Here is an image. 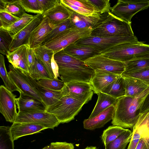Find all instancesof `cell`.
I'll return each mask as SVG.
<instances>
[{
	"label": "cell",
	"instance_id": "cell-1",
	"mask_svg": "<svg viewBox=\"0 0 149 149\" xmlns=\"http://www.w3.org/2000/svg\"><path fill=\"white\" fill-rule=\"evenodd\" d=\"M149 93V87L138 95L125 96L118 99L112 124L132 129L138 120L141 107Z\"/></svg>",
	"mask_w": 149,
	"mask_h": 149
},
{
	"label": "cell",
	"instance_id": "cell-2",
	"mask_svg": "<svg viewBox=\"0 0 149 149\" xmlns=\"http://www.w3.org/2000/svg\"><path fill=\"white\" fill-rule=\"evenodd\" d=\"M54 59L61 80L65 84L78 81L90 83L94 70L80 61L67 54L63 49L54 53Z\"/></svg>",
	"mask_w": 149,
	"mask_h": 149
},
{
	"label": "cell",
	"instance_id": "cell-3",
	"mask_svg": "<svg viewBox=\"0 0 149 149\" xmlns=\"http://www.w3.org/2000/svg\"><path fill=\"white\" fill-rule=\"evenodd\" d=\"M92 91L78 95H63L55 104L46 108V111L54 114L60 123H68L74 119L83 105L90 101Z\"/></svg>",
	"mask_w": 149,
	"mask_h": 149
},
{
	"label": "cell",
	"instance_id": "cell-4",
	"mask_svg": "<svg viewBox=\"0 0 149 149\" xmlns=\"http://www.w3.org/2000/svg\"><path fill=\"white\" fill-rule=\"evenodd\" d=\"M134 35L131 23L122 21L111 12L104 13L101 21L93 28L90 36L112 37Z\"/></svg>",
	"mask_w": 149,
	"mask_h": 149
},
{
	"label": "cell",
	"instance_id": "cell-5",
	"mask_svg": "<svg viewBox=\"0 0 149 149\" xmlns=\"http://www.w3.org/2000/svg\"><path fill=\"white\" fill-rule=\"evenodd\" d=\"M101 54L110 58L125 62L144 58L149 54V45L139 41L125 42L110 48Z\"/></svg>",
	"mask_w": 149,
	"mask_h": 149
},
{
	"label": "cell",
	"instance_id": "cell-6",
	"mask_svg": "<svg viewBox=\"0 0 149 149\" xmlns=\"http://www.w3.org/2000/svg\"><path fill=\"white\" fill-rule=\"evenodd\" d=\"M8 67L9 76L20 92L42 102L39 91L40 86L37 81L31 77L29 73L15 68L11 64L9 65Z\"/></svg>",
	"mask_w": 149,
	"mask_h": 149
},
{
	"label": "cell",
	"instance_id": "cell-7",
	"mask_svg": "<svg viewBox=\"0 0 149 149\" xmlns=\"http://www.w3.org/2000/svg\"><path fill=\"white\" fill-rule=\"evenodd\" d=\"M138 41L137 38L135 35L112 37H100L90 36L80 39L74 43L78 45L93 47L101 54L102 52L117 45L125 42Z\"/></svg>",
	"mask_w": 149,
	"mask_h": 149
},
{
	"label": "cell",
	"instance_id": "cell-8",
	"mask_svg": "<svg viewBox=\"0 0 149 149\" xmlns=\"http://www.w3.org/2000/svg\"><path fill=\"white\" fill-rule=\"evenodd\" d=\"M149 7V0H118L111 8V12L119 19L131 23V19L135 15Z\"/></svg>",
	"mask_w": 149,
	"mask_h": 149
},
{
	"label": "cell",
	"instance_id": "cell-9",
	"mask_svg": "<svg viewBox=\"0 0 149 149\" xmlns=\"http://www.w3.org/2000/svg\"><path fill=\"white\" fill-rule=\"evenodd\" d=\"M92 30L90 28L83 29L72 28L62 32L43 45L55 53L64 49L80 39L89 36Z\"/></svg>",
	"mask_w": 149,
	"mask_h": 149
},
{
	"label": "cell",
	"instance_id": "cell-10",
	"mask_svg": "<svg viewBox=\"0 0 149 149\" xmlns=\"http://www.w3.org/2000/svg\"><path fill=\"white\" fill-rule=\"evenodd\" d=\"M14 123L39 124L53 130L60 124L54 114L47 111L18 113Z\"/></svg>",
	"mask_w": 149,
	"mask_h": 149
},
{
	"label": "cell",
	"instance_id": "cell-11",
	"mask_svg": "<svg viewBox=\"0 0 149 149\" xmlns=\"http://www.w3.org/2000/svg\"><path fill=\"white\" fill-rule=\"evenodd\" d=\"M85 64L94 70L98 69L121 75L125 71V63L108 58L101 54L85 61Z\"/></svg>",
	"mask_w": 149,
	"mask_h": 149
},
{
	"label": "cell",
	"instance_id": "cell-12",
	"mask_svg": "<svg viewBox=\"0 0 149 149\" xmlns=\"http://www.w3.org/2000/svg\"><path fill=\"white\" fill-rule=\"evenodd\" d=\"M16 95L5 86H0V112L6 121L14 123L18 114Z\"/></svg>",
	"mask_w": 149,
	"mask_h": 149
},
{
	"label": "cell",
	"instance_id": "cell-13",
	"mask_svg": "<svg viewBox=\"0 0 149 149\" xmlns=\"http://www.w3.org/2000/svg\"><path fill=\"white\" fill-rule=\"evenodd\" d=\"M43 17V14H38L35 15L32 20L13 37V40L9 47L10 52H13L21 46L28 44L31 33L40 24Z\"/></svg>",
	"mask_w": 149,
	"mask_h": 149
},
{
	"label": "cell",
	"instance_id": "cell-14",
	"mask_svg": "<svg viewBox=\"0 0 149 149\" xmlns=\"http://www.w3.org/2000/svg\"><path fill=\"white\" fill-rule=\"evenodd\" d=\"M120 75L104 70L96 69L90 82L92 90L97 94Z\"/></svg>",
	"mask_w": 149,
	"mask_h": 149
},
{
	"label": "cell",
	"instance_id": "cell-15",
	"mask_svg": "<svg viewBox=\"0 0 149 149\" xmlns=\"http://www.w3.org/2000/svg\"><path fill=\"white\" fill-rule=\"evenodd\" d=\"M19 93V96L16 98L18 113L46 111V107L42 102L22 92Z\"/></svg>",
	"mask_w": 149,
	"mask_h": 149
},
{
	"label": "cell",
	"instance_id": "cell-16",
	"mask_svg": "<svg viewBox=\"0 0 149 149\" xmlns=\"http://www.w3.org/2000/svg\"><path fill=\"white\" fill-rule=\"evenodd\" d=\"M28 47V45L21 46L6 56L8 61L14 67L30 74L31 72L27 60Z\"/></svg>",
	"mask_w": 149,
	"mask_h": 149
},
{
	"label": "cell",
	"instance_id": "cell-17",
	"mask_svg": "<svg viewBox=\"0 0 149 149\" xmlns=\"http://www.w3.org/2000/svg\"><path fill=\"white\" fill-rule=\"evenodd\" d=\"M47 128L40 125L28 123H13L10 132L13 141L22 136L40 133Z\"/></svg>",
	"mask_w": 149,
	"mask_h": 149
},
{
	"label": "cell",
	"instance_id": "cell-18",
	"mask_svg": "<svg viewBox=\"0 0 149 149\" xmlns=\"http://www.w3.org/2000/svg\"><path fill=\"white\" fill-rule=\"evenodd\" d=\"M43 14L52 29L56 25L69 18L70 15L69 9L60 0L54 7Z\"/></svg>",
	"mask_w": 149,
	"mask_h": 149
},
{
	"label": "cell",
	"instance_id": "cell-19",
	"mask_svg": "<svg viewBox=\"0 0 149 149\" xmlns=\"http://www.w3.org/2000/svg\"><path fill=\"white\" fill-rule=\"evenodd\" d=\"M68 8L70 13V18L72 26L73 28L78 29L90 28L93 29L102 19L104 14V13L100 15L86 16L78 13Z\"/></svg>",
	"mask_w": 149,
	"mask_h": 149
},
{
	"label": "cell",
	"instance_id": "cell-20",
	"mask_svg": "<svg viewBox=\"0 0 149 149\" xmlns=\"http://www.w3.org/2000/svg\"><path fill=\"white\" fill-rule=\"evenodd\" d=\"M52 29L47 19L44 17L40 24L30 35L28 44L29 47L34 49L41 45L46 36Z\"/></svg>",
	"mask_w": 149,
	"mask_h": 149
},
{
	"label": "cell",
	"instance_id": "cell-21",
	"mask_svg": "<svg viewBox=\"0 0 149 149\" xmlns=\"http://www.w3.org/2000/svg\"><path fill=\"white\" fill-rule=\"evenodd\" d=\"M114 109L115 106L111 105L95 116L85 119L83 122L84 128L93 130L104 127L107 123L112 120Z\"/></svg>",
	"mask_w": 149,
	"mask_h": 149
},
{
	"label": "cell",
	"instance_id": "cell-22",
	"mask_svg": "<svg viewBox=\"0 0 149 149\" xmlns=\"http://www.w3.org/2000/svg\"><path fill=\"white\" fill-rule=\"evenodd\" d=\"M60 1L68 8L81 15L86 16L101 15L88 0H60Z\"/></svg>",
	"mask_w": 149,
	"mask_h": 149
},
{
	"label": "cell",
	"instance_id": "cell-23",
	"mask_svg": "<svg viewBox=\"0 0 149 149\" xmlns=\"http://www.w3.org/2000/svg\"><path fill=\"white\" fill-rule=\"evenodd\" d=\"M68 55L83 62L97 55L101 54L93 47L78 45L74 43L63 49Z\"/></svg>",
	"mask_w": 149,
	"mask_h": 149
},
{
	"label": "cell",
	"instance_id": "cell-24",
	"mask_svg": "<svg viewBox=\"0 0 149 149\" xmlns=\"http://www.w3.org/2000/svg\"><path fill=\"white\" fill-rule=\"evenodd\" d=\"M121 75L123 80L125 96H134L138 95L149 87L148 85L139 79Z\"/></svg>",
	"mask_w": 149,
	"mask_h": 149
},
{
	"label": "cell",
	"instance_id": "cell-25",
	"mask_svg": "<svg viewBox=\"0 0 149 149\" xmlns=\"http://www.w3.org/2000/svg\"><path fill=\"white\" fill-rule=\"evenodd\" d=\"M92 91L90 83L75 81L65 84L62 89L63 95H78Z\"/></svg>",
	"mask_w": 149,
	"mask_h": 149
},
{
	"label": "cell",
	"instance_id": "cell-26",
	"mask_svg": "<svg viewBox=\"0 0 149 149\" xmlns=\"http://www.w3.org/2000/svg\"><path fill=\"white\" fill-rule=\"evenodd\" d=\"M97 95V101L88 118L95 116L111 105L115 106L118 99L101 92Z\"/></svg>",
	"mask_w": 149,
	"mask_h": 149
},
{
	"label": "cell",
	"instance_id": "cell-27",
	"mask_svg": "<svg viewBox=\"0 0 149 149\" xmlns=\"http://www.w3.org/2000/svg\"><path fill=\"white\" fill-rule=\"evenodd\" d=\"M33 49L36 57L43 64L52 79H54V76L51 66V61L52 56L55 53L44 45H41Z\"/></svg>",
	"mask_w": 149,
	"mask_h": 149
},
{
	"label": "cell",
	"instance_id": "cell-28",
	"mask_svg": "<svg viewBox=\"0 0 149 149\" xmlns=\"http://www.w3.org/2000/svg\"><path fill=\"white\" fill-rule=\"evenodd\" d=\"M133 129L137 130L149 149V111L140 114Z\"/></svg>",
	"mask_w": 149,
	"mask_h": 149
},
{
	"label": "cell",
	"instance_id": "cell-29",
	"mask_svg": "<svg viewBox=\"0 0 149 149\" xmlns=\"http://www.w3.org/2000/svg\"><path fill=\"white\" fill-rule=\"evenodd\" d=\"M101 92L117 99L125 96V90L122 75H120L116 79L106 86Z\"/></svg>",
	"mask_w": 149,
	"mask_h": 149
},
{
	"label": "cell",
	"instance_id": "cell-30",
	"mask_svg": "<svg viewBox=\"0 0 149 149\" xmlns=\"http://www.w3.org/2000/svg\"><path fill=\"white\" fill-rule=\"evenodd\" d=\"M0 10L5 11L19 18L26 13L19 0H0Z\"/></svg>",
	"mask_w": 149,
	"mask_h": 149
},
{
	"label": "cell",
	"instance_id": "cell-31",
	"mask_svg": "<svg viewBox=\"0 0 149 149\" xmlns=\"http://www.w3.org/2000/svg\"><path fill=\"white\" fill-rule=\"evenodd\" d=\"M124 63L125 71L122 74L136 72L149 68V58H141Z\"/></svg>",
	"mask_w": 149,
	"mask_h": 149
},
{
	"label": "cell",
	"instance_id": "cell-32",
	"mask_svg": "<svg viewBox=\"0 0 149 149\" xmlns=\"http://www.w3.org/2000/svg\"><path fill=\"white\" fill-rule=\"evenodd\" d=\"M39 91L42 102L46 108L55 104L63 96L62 90L55 91L40 86Z\"/></svg>",
	"mask_w": 149,
	"mask_h": 149
},
{
	"label": "cell",
	"instance_id": "cell-33",
	"mask_svg": "<svg viewBox=\"0 0 149 149\" xmlns=\"http://www.w3.org/2000/svg\"><path fill=\"white\" fill-rule=\"evenodd\" d=\"M132 132L127 129L117 138L105 146V149H125L130 143L132 136Z\"/></svg>",
	"mask_w": 149,
	"mask_h": 149
},
{
	"label": "cell",
	"instance_id": "cell-34",
	"mask_svg": "<svg viewBox=\"0 0 149 149\" xmlns=\"http://www.w3.org/2000/svg\"><path fill=\"white\" fill-rule=\"evenodd\" d=\"M35 15L25 13L17 21L5 29L12 37L26 26L33 19Z\"/></svg>",
	"mask_w": 149,
	"mask_h": 149
},
{
	"label": "cell",
	"instance_id": "cell-35",
	"mask_svg": "<svg viewBox=\"0 0 149 149\" xmlns=\"http://www.w3.org/2000/svg\"><path fill=\"white\" fill-rule=\"evenodd\" d=\"M126 129L120 126L113 125L104 130L101 139L105 146L117 138Z\"/></svg>",
	"mask_w": 149,
	"mask_h": 149
},
{
	"label": "cell",
	"instance_id": "cell-36",
	"mask_svg": "<svg viewBox=\"0 0 149 149\" xmlns=\"http://www.w3.org/2000/svg\"><path fill=\"white\" fill-rule=\"evenodd\" d=\"M73 28L69 18L56 25L46 36L41 45L49 42L62 32Z\"/></svg>",
	"mask_w": 149,
	"mask_h": 149
},
{
	"label": "cell",
	"instance_id": "cell-37",
	"mask_svg": "<svg viewBox=\"0 0 149 149\" xmlns=\"http://www.w3.org/2000/svg\"><path fill=\"white\" fill-rule=\"evenodd\" d=\"M9 126L0 127V149H14Z\"/></svg>",
	"mask_w": 149,
	"mask_h": 149
},
{
	"label": "cell",
	"instance_id": "cell-38",
	"mask_svg": "<svg viewBox=\"0 0 149 149\" xmlns=\"http://www.w3.org/2000/svg\"><path fill=\"white\" fill-rule=\"evenodd\" d=\"M0 76L6 88L12 92L17 91L20 92V90L11 80L5 67L4 57L1 54L0 56Z\"/></svg>",
	"mask_w": 149,
	"mask_h": 149
},
{
	"label": "cell",
	"instance_id": "cell-39",
	"mask_svg": "<svg viewBox=\"0 0 149 149\" xmlns=\"http://www.w3.org/2000/svg\"><path fill=\"white\" fill-rule=\"evenodd\" d=\"M30 74L31 77L36 81L45 79H52L45 67L36 57L35 65Z\"/></svg>",
	"mask_w": 149,
	"mask_h": 149
},
{
	"label": "cell",
	"instance_id": "cell-40",
	"mask_svg": "<svg viewBox=\"0 0 149 149\" xmlns=\"http://www.w3.org/2000/svg\"><path fill=\"white\" fill-rule=\"evenodd\" d=\"M13 38L4 29L0 28V52L7 56L10 53L9 51L10 44Z\"/></svg>",
	"mask_w": 149,
	"mask_h": 149
},
{
	"label": "cell",
	"instance_id": "cell-41",
	"mask_svg": "<svg viewBox=\"0 0 149 149\" xmlns=\"http://www.w3.org/2000/svg\"><path fill=\"white\" fill-rule=\"evenodd\" d=\"M38 84L42 87L55 91L61 90L65 83L58 79H45L37 81Z\"/></svg>",
	"mask_w": 149,
	"mask_h": 149
},
{
	"label": "cell",
	"instance_id": "cell-42",
	"mask_svg": "<svg viewBox=\"0 0 149 149\" xmlns=\"http://www.w3.org/2000/svg\"><path fill=\"white\" fill-rule=\"evenodd\" d=\"M20 18L5 11L0 10V28L5 29Z\"/></svg>",
	"mask_w": 149,
	"mask_h": 149
},
{
	"label": "cell",
	"instance_id": "cell-43",
	"mask_svg": "<svg viewBox=\"0 0 149 149\" xmlns=\"http://www.w3.org/2000/svg\"><path fill=\"white\" fill-rule=\"evenodd\" d=\"M25 11L34 13L43 14L37 0H19Z\"/></svg>",
	"mask_w": 149,
	"mask_h": 149
},
{
	"label": "cell",
	"instance_id": "cell-44",
	"mask_svg": "<svg viewBox=\"0 0 149 149\" xmlns=\"http://www.w3.org/2000/svg\"><path fill=\"white\" fill-rule=\"evenodd\" d=\"M101 14L111 12V7L109 0H88Z\"/></svg>",
	"mask_w": 149,
	"mask_h": 149
},
{
	"label": "cell",
	"instance_id": "cell-45",
	"mask_svg": "<svg viewBox=\"0 0 149 149\" xmlns=\"http://www.w3.org/2000/svg\"><path fill=\"white\" fill-rule=\"evenodd\" d=\"M121 75L133 77L139 79L149 86V68L140 72Z\"/></svg>",
	"mask_w": 149,
	"mask_h": 149
},
{
	"label": "cell",
	"instance_id": "cell-46",
	"mask_svg": "<svg viewBox=\"0 0 149 149\" xmlns=\"http://www.w3.org/2000/svg\"><path fill=\"white\" fill-rule=\"evenodd\" d=\"M37 0L40 8L43 14L54 7L60 1L59 0Z\"/></svg>",
	"mask_w": 149,
	"mask_h": 149
},
{
	"label": "cell",
	"instance_id": "cell-47",
	"mask_svg": "<svg viewBox=\"0 0 149 149\" xmlns=\"http://www.w3.org/2000/svg\"><path fill=\"white\" fill-rule=\"evenodd\" d=\"M132 130V138L127 149H136L141 138V135L136 129Z\"/></svg>",
	"mask_w": 149,
	"mask_h": 149
},
{
	"label": "cell",
	"instance_id": "cell-48",
	"mask_svg": "<svg viewBox=\"0 0 149 149\" xmlns=\"http://www.w3.org/2000/svg\"><path fill=\"white\" fill-rule=\"evenodd\" d=\"M27 60L31 74L35 65L36 57L33 49L30 48L29 46L28 49Z\"/></svg>",
	"mask_w": 149,
	"mask_h": 149
},
{
	"label": "cell",
	"instance_id": "cell-49",
	"mask_svg": "<svg viewBox=\"0 0 149 149\" xmlns=\"http://www.w3.org/2000/svg\"><path fill=\"white\" fill-rule=\"evenodd\" d=\"M74 147L73 144L65 142H54V149H74Z\"/></svg>",
	"mask_w": 149,
	"mask_h": 149
},
{
	"label": "cell",
	"instance_id": "cell-50",
	"mask_svg": "<svg viewBox=\"0 0 149 149\" xmlns=\"http://www.w3.org/2000/svg\"><path fill=\"white\" fill-rule=\"evenodd\" d=\"M54 53L51 59V66L54 76V79H58V77H60V76L59 74L58 67L54 58Z\"/></svg>",
	"mask_w": 149,
	"mask_h": 149
},
{
	"label": "cell",
	"instance_id": "cell-51",
	"mask_svg": "<svg viewBox=\"0 0 149 149\" xmlns=\"http://www.w3.org/2000/svg\"><path fill=\"white\" fill-rule=\"evenodd\" d=\"M149 111V93L146 97L140 111V114Z\"/></svg>",
	"mask_w": 149,
	"mask_h": 149
},
{
	"label": "cell",
	"instance_id": "cell-52",
	"mask_svg": "<svg viewBox=\"0 0 149 149\" xmlns=\"http://www.w3.org/2000/svg\"><path fill=\"white\" fill-rule=\"evenodd\" d=\"M136 149H148L144 141L141 138Z\"/></svg>",
	"mask_w": 149,
	"mask_h": 149
},
{
	"label": "cell",
	"instance_id": "cell-53",
	"mask_svg": "<svg viewBox=\"0 0 149 149\" xmlns=\"http://www.w3.org/2000/svg\"><path fill=\"white\" fill-rule=\"evenodd\" d=\"M54 142H52L49 145L44 147L42 149H54Z\"/></svg>",
	"mask_w": 149,
	"mask_h": 149
},
{
	"label": "cell",
	"instance_id": "cell-54",
	"mask_svg": "<svg viewBox=\"0 0 149 149\" xmlns=\"http://www.w3.org/2000/svg\"><path fill=\"white\" fill-rule=\"evenodd\" d=\"M84 149H97L96 147L95 146H88Z\"/></svg>",
	"mask_w": 149,
	"mask_h": 149
},
{
	"label": "cell",
	"instance_id": "cell-55",
	"mask_svg": "<svg viewBox=\"0 0 149 149\" xmlns=\"http://www.w3.org/2000/svg\"><path fill=\"white\" fill-rule=\"evenodd\" d=\"M149 58V54L146 55L144 58Z\"/></svg>",
	"mask_w": 149,
	"mask_h": 149
},
{
	"label": "cell",
	"instance_id": "cell-56",
	"mask_svg": "<svg viewBox=\"0 0 149 149\" xmlns=\"http://www.w3.org/2000/svg\"></svg>",
	"mask_w": 149,
	"mask_h": 149
}]
</instances>
